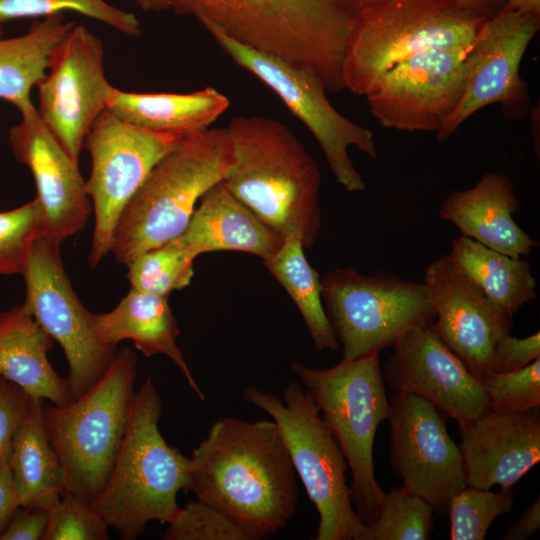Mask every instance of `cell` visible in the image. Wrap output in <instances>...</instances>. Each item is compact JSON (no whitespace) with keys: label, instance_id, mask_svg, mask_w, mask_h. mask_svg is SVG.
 <instances>
[{"label":"cell","instance_id":"1","mask_svg":"<svg viewBox=\"0 0 540 540\" xmlns=\"http://www.w3.org/2000/svg\"><path fill=\"white\" fill-rule=\"evenodd\" d=\"M190 460V491L223 513L247 540L272 537L295 515L296 472L273 420L219 417Z\"/></svg>","mask_w":540,"mask_h":540},{"label":"cell","instance_id":"2","mask_svg":"<svg viewBox=\"0 0 540 540\" xmlns=\"http://www.w3.org/2000/svg\"><path fill=\"white\" fill-rule=\"evenodd\" d=\"M205 28L314 74L341 92L342 64L357 14L341 0H168Z\"/></svg>","mask_w":540,"mask_h":540},{"label":"cell","instance_id":"3","mask_svg":"<svg viewBox=\"0 0 540 540\" xmlns=\"http://www.w3.org/2000/svg\"><path fill=\"white\" fill-rule=\"evenodd\" d=\"M227 131L234 160L223 185L284 239L312 247L322 224L321 172L303 143L265 116H236Z\"/></svg>","mask_w":540,"mask_h":540},{"label":"cell","instance_id":"4","mask_svg":"<svg viewBox=\"0 0 540 540\" xmlns=\"http://www.w3.org/2000/svg\"><path fill=\"white\" fill-rule=\"evenodd\" d=\"M163 401L147 377L135 391L121 446L109 478L91 503L122 540H135L151 521L169 523L190 491V457L169 446L159 430Z\"/></svg>","mask_w":540,"mask_h":540},{"label":"cell","instance_id":"5","mask_svg":"<svg viewBox=\"0 0 540 540\" xmlns=\"http://www.w3.org/2000/svg\"><path fill=\"white\" fill-rule=\"evenodd\" d=\"M233 160L227 128L184 136L155 164L121 213L110 251L116 263L127 265L179 236L200 197L224 179Z\"/></svg>","mask_w":540,"mask_h":540},{"label":"cell","instance_id":"6","mask_svg":"<svg viewBox=\"0 0 540 540\" xmlns=\"http://www.w3.org/2000/svg\"><path fill=\"white\" fill-rule=\"evenodd\" d=\"M491 18L460 0H385L358 13L342 64L344 89L365 96L399 62L471 46Z\"/></svg>","mask_w":540,"mask_h":540},{"label":"cell","instance_id":"7","mask_svg":"<svg viewBox=\"0 0 540 540\" xmlns=\"http://www.w3.org/2000/svg\"><path fill=\"white\" fill-rule=\"evenodd\" d=\"M137 356L117 350L101 379L63 406L42 407L48 439L65 475V492L92 503L114 466L129 418Z\"/></svg>","mask_w":540,"mask_h":540},{"label":"cell","instance_id":"8","mask_svg":"<svg viewBox=\"0 0 540 540\" xmlns=\"http://www.w3.org/2000/svg\"><path fill=\"white\" fill-rule=\"evenodd\" d=\"M291 369L312 395L346 459L352 474L351 502L368 526L376 519L385 495L376 480L373 460L377 429L390 411L379 353L342 359L325 369L295 361Z\"/></svg>","mask_w":540,"mask_h":540},{"label":"cell","instance_id":"9","mask_svg":"<svg viewBox=\"0 0 540 540\" xmlns=\"http://www.w3.org/2000/svg\"><path fill=\"white\" fill-rule=\"evenodd\" d=\"M244 398L275 422L296 474L319 514L316 540H363L366 525L351 502L346 459L312 395L296 381L282 399L255 386Z\"/></svg>","mask_w":540,"mask_h":540},{"label":"cell","instance_id":"10","mask_svg":"<svg viewBox=\"0 0 540 540\" xmlns=\"http://www.w3.org/2000/svg\"><path fill=\"white\" fill-rule=\"evenodd\" d=\"M321 285L328 321L343 347L342 359L380 353L435 319L426 285L389 272L364 275L352 267L336 268L321 278Z\"/></svg>","mask_w":540,"mask_h":540},{"label":"cell","instance_id":"11","mask_svg":"<svg viewBox=\"0 0 540 540\" xmlns=\"http://www.w3.org/2000/svg\"><path fill=\"white\" fill-rule=\"evenodd\" d=\"M231 59L267 85L308 128L320 145L336 181L349 192L366 189L348 153L355 147L371 159L378 152L372 132L342 115L311 72L245 46L214 27H206Z\"/></svg>","mask_w":540,"mask_h":540},{"label":"cell","instance_id":"12","mask_svg":"<svg viewBox=\"0 0 540 540\" xmlns=\"http://www.w3.org/2000/svg\"><path fill=\"white\" fill-rule=\"evenodd\" d=\"M183 137L139 128L107 109L97 117L84 142L91 157L86 191L95 214L88 256L91 269L110 254L115 227L128 202L155 164Z\"/></svg>","mask_w":540,"mask_h":540},{"label":"cell","instance_id":"13","mask_svg":"<svg viewBox=\"0 0 540 540\" xmlns=\"http://www.w3.org/2000/svg\"><path fill=\"white\" fill-rule=\"evenodd\" d=\"M22 275L24 304L61 345L68 363L67 380L78 398L106 373L117 347L98 338L92 312L83 305L65 272L60 244L43 235L37 238Z\"/></svg>","mask_w":540,"mask_h":540},{"label":"cell","instance_id":"14","mask_svg":"<svg viewBox=\"0 0 540 540\" xmlns=\"http://www.w3.org/2000/svg\"><path fill=\"white\" fill-rule=\"evenodd\" d=\"M540 29V14L517 11L507 4L489 18L468 55L461 99L436 132L438 142L449 139L461 124L488 105L500 104L504 117L528 114L530 92L520 64Z\"/></svg>","mask_w":540,"mask_h":540},{"label":"cell","instance_id":"15","mask_svg":"<svg viewBox=\"0 0 540 540\" xmlns=\"http://www.w3.org/2000/svg\"><path fill=\"white\" fill-rule=\"evenodd\" d=\"M36 87L41 120L78 162L85 138L106 110L113 89L105 76L102 41L85 26L74 24L51 50Z\"/></svg>","mask_w":540,"mask_h":540},{"label":"cell","instance_id":"16","mask_svg":"<svg viewBox=\"0 0 540 540\" xmlns=\"http://www.w3.org/2000/svg\"><path fill=\"white\" fill-rule=\"evenodd\" d=\"M472 45L430 49L382 74L365 95L380 126L436 133L461 99Z\"/></svg>","mask_w":540,"mask_h":540},{"label":"cell","instance_id":"17","mask_svg":"<svg viewBox=\"0 0 540 540\" xmlns=\"http://www.w3.org/2000/svg\"><path fill=\"white\" fill-rule=\"evenodd\" d=\"M389 404L391 468L407 491L443 516L450 499L467 486L446 416L426 399L406 392L395 391Z\"/></svg>","mask_w":540,"mask_h":540},{"label":"cell","instance_id":"18","mask_svg":"<svg viewBox=\"0 0 540 540\" xmlns=\"http://www.w3.org/2000/svg\"><path fill=\"white\" fill-rule=\"evenodd\" d=\"M381 368L385 384L422 397L458 425L490 411L481 380L446 347L431 327L405 333Z\"/></svg>","mask_w":540,"mask_h":540},{"label":"cell","instance_id":"19","mask_svg":"<svg viewBox=\"0 0 540 540\" xmlns=\"http://www.w3.org/2000/svg\"><path fill=\"white\" fill-rule=\"evenodd\" d=\"M423 283L435 310V334L475 378L492 374L496 345L512 320L488 303L448 254L429 263Z\"/></svg>","mask_w":540,"mask_h":540},{"label":"cell","instance_id":"20","mask_svg":"<svg viewBox=\"0 0 540 540\" xmlns=\"http://www.w3.org/2000/svg\"><path fill=\"white\" fill-rule=\"evenodd\" d=\"M14 157L31 171L43 215V236L61 244L80 232L93 209L78 162L41 120L37 108L21 114L9 132Z\"/></svg>","mask_w":540,"mask_h":540},{"label":"cell","instance_id":"21","mask_svg":"<svg viewBox=\"0 0 540 540\" xmlns=\"http://www.w3.org/2000/svg\"><path fill=\"white\" fill-rule=\"evenodd\" d=\"M467 486H513L540 461L539 408L523 412L489 411L458 425Z\"/></svg>","mask_w":540,"mask_h":540},{"label":"cell","instance_id":"22","mask_svg":"<svg viewBox=\"0 0 540 540\" xmlns=\"http://www.w3.org/2000/svg\"><path fill=\"white\" fill-rule=\"evenodd\" d=\"M520 208L510 179L488 172L473 187L453 190L441 203L439 216L465 237L503 254L523 257L538 242L514 220Z\"/></svg>","mask_w":540,"mask_h":540},{"label":"cell","instance_id":"23","mask_svg":"<svg viewBox=\"0 0 540 540\" xmlns=\"http://www.w3.org/2000/svg\"><path fill=\"white\" fill-rule=\"evenodd\" d=\"M197 256L221 250L271 258L284 238L231 194L222 181L209 188L185 230L173 239Z\"/></svg>","mask_w":540,"mask_h":540},{"label":"cell","instance_id":"24","mask_svg":"<svg viewBox=\"0 0 540 540\" xmlns=\"http://www.w3.org/2000/svg\"><path fill=\"white\" fill-rule=\"evenodd\" d=\"M168 297L131 287L114 309L101 314L92 313L94 330L100 341L108 346L117 347L122 340H131L146 357L167 356L198 398L204 401L205 396L177 345L180 330Z\"/></svg>","mask_w":540,"mask_h":540},{"label":"cell","instance_id":"25","mask_svg":"<svg viewBox=\"0 0 540 540\" xmlns=\"http://www.w3.org/2000/svg\"><path fill=\"white\" fill-rule=\"evenodd\" d=\"M54 342L24 303L0 311V377L32 397L63 406L75 397L67 378L48 360Z\"/></svg>","mask_w":540,"mask_h":540},{"label":"cell","instance_id":"26","mask_svg":"<svg viewBox=\"0 0 540 540\" xmlns=\"http://www.w3.org/2000/svg\"><path fill=\"white\" fill-rule=\"evenodd\" d=\"M214 87L191 93H136L113 87L106 109L139 128L186 136L209 128L229 107Z\"/></svg>","mask_w":540,"mask_h":540},{"label":"cell","instance_id":"27","mask_svg":"<svg viewBox=\"0 0 540 540\" xmlns=\"http://www.w3.org/2000/svg\"><path fill=\"white\" fill-rule=\"evenodd\" d=\"M448 255L488 303L509 320L537 297V281L526 258L503 254L463 235L452 240Z\"/></svg>","mask_w":540,"mask_h":540},{"label":"cell","instance_id":"28","mask_svg":"<svg viewBox=\"0 0 540 540\" xmlns=\"http://www.w3.org/2000/svg\"><path fill=\"white\" fill-rule=\"evenodd\" d=\"M43 400L31 396L30 409L16 430L8 456L20 506L48 510L65 492L63 467L42 420Z\"/></svg>","mask_w":540,"mask_h":540},{"label":"cell","instance_id":"29","mask_svg":"<svg viewBox=\"0 0 540 540\" xmlns=\"http://www.w3.org/2000/svg\"><path fill=\"white\" fill-rule=\"evenodd\" d=\"M0 22V99L13 104L21 114L35 108L31 90L44 76L53 47L75 23L62 13L34 21L27 33L3 38Z\"/></svg>","mask_w":540,"mask_h":540},{"label":"cell","instance_id":"30","mask_svg":"<svg viewBox=\"0 0 540 540\" xmlns=\"http://www.w3.org/2000/svg\"><path fill=\"white\" fill-rule=\"evenodd\" d=\"M304 249L299 239L286 238L281 248L264 264L297 306L315 350H337L339 342L323 305L321 278L309 264Z\"/></svg>","mask_w":540,"mask_h":540},{"label":"cell","instance_id":"31","mask_svg":"<svg viewBox=\"0 0 540 540\" xmlns=\"http://www.w3.org/2000/svg\"><path fill=\"white\" fill-rule=\"evenodd\" d=\"M196 257L193 251L172 239L128 263L127 278L134 289L169 296L172 291L189 286Z\"/></svg>","mask_w":540,"mask_h":540},{"label":"cell","instance_id":"32","mask_svg":"<svg viewBox=\"0 0 540 540\" xmlns=\"http://www.w3.org/2000/svg\"><path fill=\"white\" fill-rule=\"evenodd\" d=\"M434 507L403 486L385 492L376 519L363 540H427L434 530Z\"/></svg>","mask_w":540,"mask_h":540},{"label":"cell","instance_id":"33","mask_svg":"<svg viewBox=\"0 0 540 540\" xmlns=\"http://www.w3.org/2000/svg\"><path fill=\"white\" fill-rule=\"evenodd\" d=\"M513 486L499 492L466 486L449 501L450 539L483 540L496 518L513 507Z\"/></svg>","mask_w":540,"mask_h":540},{"label":"cell","instance_id":"34","mask_svg":"<svg viewBox=\"0 0 540 540\" xmlns=\"http://www.w3.org/2000/svg\"><path fill=\"white\" fill-rule=\"evenodd\" d=\"M74 11L103 22L132 37L140 36L138 18L106 0H0V22L29 17H47L62 11Z\"/></svg>","mask_w":540,"mask_h":540},{"label":"cell","instance_id":"35","mask_svg":"<svg viewBox=\"0 0 540 540\" xmlns=\"http://www.w3.org/2000/svg\"><path fill=\"white\" fill-rule=\"evenodd\" d=\"M43 235V215L37 197L0 212V275L22 274L33 243Z\"/></svg>","mask_w":540,"mask_h":540},{"label":"cell","instance_id":"36","mask_svg":"<svg viewBox=\"0 0 540 540\" xmlns=\"http://www.w3.org/2000/svg\"><path fill=\"white\" fill-rule=\"evenodd\" d=\"M492 412H523L540 407V358L510 372L492 373L481 380Z\"/></svg>","mask_w":540,"mask_h":540},{"label":"cell","instance_id":"37","mask_svg":"<svg viewBox=\"0 0 540 540\" xmlns=\"http://www.w3.org/2000/svg\"><path fill=\"white\" fill-rule=\"evenodd\" d=\"M44 540H107L108 525L92 505L74 494L63 498L48 510Z\"/></svg>","mask_w":540,"mask_h":540},{"label":"cell","instance_id":"38","mask_svg":"<svg viewBox=\"0 0 540 540\" xmlns=\"http://www.w3.org/2000/svg\"><path fill=\"white\" fill-rule=\"evenodd\" d=\"M163 540H247L223 513L197 499L180 507L168 523Z\"/></svg>","mask_w":540,"mask_h":540},{"label":"cell","instance_id":"39","mask_svg":"<svg viewBox=\"0 0 540 540\" xmlns=\"http://www.w3.org/2000/svg\"><path fill=\"white\" fill-rule=\"evenodd\" d=\"M30 404L28 393L0 377V459L10 451L13 436L28 414Z\"/></svg>","mask_w":540,"mask_h":540},{"label":"cell","instance_id":"40","mask_svg":"<svg viewBox=\"0 0 540 540\" xmlns=\"http://www.w3.org/2000/svg\"><path fill=\"white\" fill-rule=\"evenodd\" d=\"M540 358V333L516 338L509 333L498 341L493 360V373L521 369Z\"/></svg>","mask_w":540,"mask_h":540},{"label":"cell","instance_id":"41","mask_svg":"<svg viewBox=\"0 0 540 540\" xmlns=\"http://www.w3.org/2000/svg\"><path fill=\"white\" fill-rule=\"evenodd\" d=\"M47 525L46 509L19 506L0 540H44Z\"/></svg>","mask_w":540,"mask_h":540},{"label":"cell","instance_id":"42","mask_svg":"<svg viewBox=\"0 0 540 540\" xmlns=\"http://www.w3.org/2000/svg\"><path fill=\"white\" fill-rule=\"evenodd\" d=\"M9 452L0 459V535L20 506L8 461Z\"/></svg>","mask_w":540,"mask_h":540},{"label":"cell","instance_id":"43","mask_svg":"<svg viewBox=\"0 0 540 540\" xmlns=\"http://www.w3.org/2000/svg\"><path fill=\"white\" fill-rule=\"evenodd\" d=\"M540 527V497L508 528L503 540H524Z\"/></svg>","mask_w":540,"mask_h":540},{"label":"cell","instance_id":"44","mask_svg":"<svg viewBox=\"0 0 540 540\" xmlns=\"http://www.w3.org/2000/svg\"><path fill=\"white\" fill-rule=\"evenodd\" d=\"M349 8H351L357 15L358 13L372 5L380 3L385 0H341ZM461 2L478 9L485 13L489 17H493L498 13L505 5L504 0H460Z\"/></svg>","mask_w":540,"mask_h":540},{"label":"cell","instance_id":"45","mask_svg":"<svg viewBox=\"0 0 540 540\" xmlns=\"http://www.w3.org/2000/svg\"><path fill=\"white\" fill-rule=\"evenodd\" d=\"M511 8L524 12L540 14V0H504Z\"/></svg>","mask_w":540,"mask_h":540},{"label":"cell","instance_id":"46","mask_svg":"<svg viewBox=\"0 0 540 540\" xmlns=\"http://www.w3.org/2000/svg\"><path fill=\"white\" fill-rule=\"evenodd\" d=\"M136 4L147 12H161L170 9L168 0H136Z\"/></svg>","mask_w":540,"mask_h":540}]
</instances>
